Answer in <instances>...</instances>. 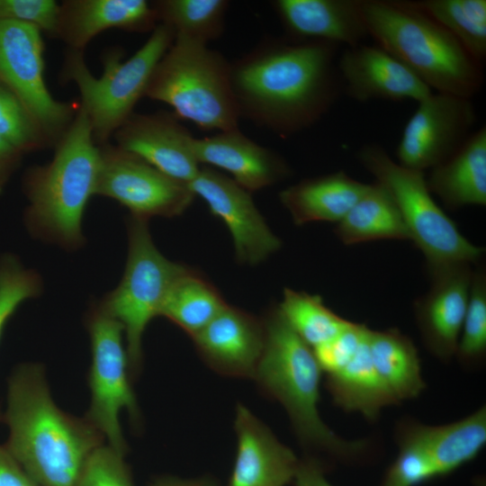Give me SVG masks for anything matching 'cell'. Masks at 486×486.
Returning <instances> with one entry per match:
<instances>
[{
    "mask_svg": "<svg viewBox=\"0 0 486 486\" xmlns=\"http://www.w3.org/2000/svg\"><path fill=\"white\" fill-rule=\"evenodd\" d=\"M368 35L430 89L464 98L482 86V65L413 1L362 0Z\"/></svg>",
    "mask_w": 486,
    "mask_h": 486,
    "instance_id": "4",
    "label": "cell"
},
{
    "mask_svg": "<svg viewBox=\"0 0 486 486\" xmlns=\"http://www.w3.org/2000/svg\"><path fill=\"white\" fill-rule=\"evenodd\" d=\"M40 278L22 266L16 258L5 256L0 262V338L6 322L19 305L40 292ZM2 414L0 413V420Z\"/></svg>",
    "mask_w": 486,
    "mask_h": 486,
    "instance_id": "36",
    "label": "cell"
},
{
    "mask_svg": "<svg viewBox=\"0 0 486 486\" xmlns=\"http://www.w3.org/2000/svg\"><path fill=\"white\" fill-rule=\"evenodd\" d=\"M347 94L358 101L419 102L432 92L407 66L378 45L347 48L338 60Z\"/></svg>",
    "mask_w": 486,
    "mask_h": 486,
    "instance_id": "17",
    "label": "cell"
},
{
    "mask_svg": "<svg viewBox=\"0 0 486 486\" xmlns=\"http://www.w3.org/2000/svg\"><path fill=\"white\" fill-rule=\"evenodd\" d=\"M187 185L227 225L238 262L257 265L281 248V240L267 226L250 193L232 178L205 166Z\"/></svg>",
    "mask_w": 486,
    "mask_h": 486,
    "instance_id": "14",
    "label": "cell"
},
{
    "mask_svg": "<svg viewBox=\"0 0 486 486\" xmlns=\"http://www.w3.org/2000/svg\"><path fill=\"white\" fill-rule=\"evenodd\" d=\"M41 32L30 24L0 21V83L25 104L50 146H55L73 122L79 105L60 102L44 78Z\"/></svg>",
    "mask_w": 486,
    "mask_h": 486,
    "instance_id": "11",
    "label": "cell"
},
{
    "mask_svg": "<svg viewBox=\"0 0 486 486\" xmlns=\"http://www.w3.org/2000/svg\"><path fill=\"white\" fill-rule=\"evenodd\" d=\"M343 171L304 179L279 194L296 225L339 222L367 189Z\"/></svg>",
    "mask_w": 486,
    "mask_h": 486,
    "instance_id": "24",
    "label": "cell"
},
{
    "mask_svg": "<svg viewBox=\"0 0 486 486\" xmlns=\"http://www.w3.org/2000/svg\"><path fill=\"white\" fill-rule=\"evenodd\" d=\"M151 4L158 23L169 26L175 35L204 44L222 34L230 5L227 0H158Z\"/></svg>",
    "mask_w": 486,
    "mask_h": 486,
    "instance_id": "31",
    "label": "cell"
},
{
    "mask_svg": "<svg viewBox=\"0 0 486 486\" xmlns=\"http://www.w3.org/2000/svg\"><path fill=\"white\" fill-rule=\"evenodd\" d=\"M336 235L345 245L377 239H410L401 216L388 192L377 182L338 222Z\"/></svg>",
    "mask_w": 486,
    "mask_h": 486,
    "instance_id": "27",
    "label": "cell"
},
{
    "mask_svg": "<svg viewBox=\"0 0 486 486\" xmlns=\"http://www.w3.org/2000/svg\"><path fill=\"white\" fill-rule=\"evenodd\" d=\"M193 148L199 164L229 172L232 179L249 193L272 185L286 178L291 172L280 155L256 143L238 128L194 138Z\"/></svg>",
    "mask_w": 486,
    "mask_h": 486,
    "instance_id": "21",
    "label": "cell"
},
{
    "mask_svg": "<svg viewBox=\"0 0 486 486\" xmlns=\"http://www.w3.org/2000/svg\"><path fill=\"white\" fill-rule=\"evenodd\" d=\"M112 137L116 146L185 184L201 168L194 153V137L174 113L133 112Z\"/></svg>",
    "mask_w": 486,
    "mask_h": 486,
    "instance_id": "16",
    "label": "cell"
},
{
    "mask_svg": "<svg viewBox=\"0 0 486 486\" xmlns=\"http://www.w3.org/2000/svg\"><path fill=\"white\" fill-rule=\"evenodd\" d=\"M279 310L291 328L312 349L335 338L351 321L333 312L319 295L284 288Z\"/></svg>",
    "mask_w": 486,
    "mask_h": 486,
    "instance_id": "32",
    "label": "cell"
},
{
    "mask_svg": "<svg viewBox=\"0 0 486 486\" xmlns=\"http://www.w3.org/2000/svg\"><path fill=\"white\" fill-rule=\"evenodd\" d=\"M428 271L431 285L415 302L416 322L428 351L448 363L455 356L473 271L469 263H453Z\"/></svg>",
    "mask_w": 486,
    "mask_h": 486,
    "instance_id": "15",
    "label": "cell"
},
{
    "mask_svg": "<svg viewBox=\"0 0 486 486\" xmlns=\"http://www.w3.org/2000/svg\"><path fill=\"white\" fill-rule=\"evenodd\" d=\"M273 6L287 33L298 41L355 47L368 35L362 0H276Z\"/></svg>",
    "mask_w": 486,
    "mask_h": 486,
    "instance_id": "22",
    "label": "cell"
},
{
    "mask_svg": "<svg viewBox=\"0 0 486 486\" xmlns=\"http://www.w3.org/2000/svg\"><path fill=\"white\" fill-rule=\"evenodd\" d=\"M415 4L445 28L480 64L486 57L485 0H422Z\"/></svg>",
    "mask_w": 486,
    "mask_h": 486,
    "instance_id": "30",
    "label": "cell"
},
{
    "mask_svg": "<svg viewBox=\"0 0 486 486\" xmlns=\"http://www.w3.org/2000/svg\"><path fill=\"white\" fill-rule=\"evenodd\" d=\"M9 427L4 447L40 486H78L91 454L104 440L85 417L61 410L53 401L43 367L18 366L8 381Z\"/></svg>",
    "mask_w": 486,
    "mask_h": 486,
    "instance_id": "2",
    "label": "cell"
},
{
    "mask_svg": "<svg viewBox=\"0 0 486 486\" xmlns=\"http://www.w3.org/2000/svg\"><path fill=\"white\" fill-rule=\"evenodd\" d=\"M425 426L414 418H402L396 425L399 453L380 486H418L438 477L428 450Z\"/></svg>",
    "mask_w": 486,
    "mask_h": 486,
    "instance_id": "33",
    "label": "cell"
},
{
    "mask_svg": "<svg viewBox=\"0 0 486 486\" xmlns=\"http://www.w3.org/2000/svg\"><path fill=\"white\" fill-rule=\"evenodd\" d=\"M59 4L54 0H0V21L30 24L54 37Z\"/></svg>",
    "mask_w": 486,
    "mask_h": 486,
    "instance_id": "38",
    "label": "cell"
},
{
    "mask_svg": "<svg viewBox=\"0 0 486 486\" xmlns=\"http://www.w3.org/2000/svg\"><path fill=\"white\" fill-rule=\"evenodd\" d=\"M226 305L215 286L186 266L169 288L159 316L166 317L193 338Z\"/></svg>",
    "mask_w": 486,
    "mask_h": 486,
    "instance_id": "28",
    "label": "cell"
},
{
    "mask_svg": "<svg viewBox=\"0 0 486 486\" xmlns=\"http://www.w3.org/2000/svg\"><path fill=\"white\" fill-rule=\"evenodd\" d=\"M192 338L201 357L217 373L253 378L266 331L263 320L227 304Z\"/></svg>",
    "mask_w": 486,
    "mask_h": 486,
    "instance_id": "18",
    "label": "cell"
},
{
    "mask_svg": "<svg viewBox=\"0 0 486 486\" xmlns=\"http://www.w3.org/2000/svg\"><path fill=\"white\" fill-rule=\"evenodd\" d=\"M185 268L168 260L156 248L147 220L132 216L124 274L117 288L98 307L123 328L131 380L141 368L146 327L154 317L159 316L169 288Z\"/></svg>",
    "mask_w": 486,
    "mask_h": 486,
    "instance_id": "9",
    "label": "cell"
},
{
    "mask_svg": "<svg viewBox=\"0 0 486 486\" xmlns=\"http://www.w3.org/2000/svg\"><path fill=\"white\" fill-rule=\"evenodd\" d=\"M486 356V272H472L469 302L455 356L465 368L482 366Z\"/></svg>",
    "mask_w": 486,
    "mask_h": 486,
    "instance_id": "34",
    "label": "cell"
},
{
    "mask_svg": "<svg viewBox=\"0 0 486 486\" xmlns=\"http://www.w3.org/2000/svg\"><path fill=\"white\" fill-rule=\"evenodd\" d=\"M265 346L253 378L286 410L302 446L344 463L366 460L371 439L346 440L321 419L318 404L322 371L314 352L291 328L278 307L263 320Z\"/></svg>",
    "mask_w": 486,
    "mask_h": 486,
    "instance_id": "3",
    "label": "cell"
},
{
    "mask_svg": "<svg viewBox=\"0 0 486 486\" xmlns=\"http://www.w3.org/2000/svg\"><path fill=\"white\" fill-rule=\"evenodd\" d=\"M430 193L450 209L486 204V128L471 134L446 160L431 168Z\"/></svg>",
    "mask_w": 486,
    "mask_h": 486,
    "instance_id": "23",
    "label": "cell"
},
{
    "mask_svg": "<svg viewBox=\"0 0 486 486\" xmlns=\"http://www.w3.org/2000/svg\"><path fill=\"white\" fill-rule=\"evenodd\" d=\"M369 328L352 322L335 338L313 348L322 373H332L344 365L355 354L367 336Z\"/></svg>",
    "mask_w": 486,
    "mask_h": 486,
    "instance_id": "39",
    "label": "cell"
},
{
    "mask_svg": "<svg viewBox=\"0 0 486 486\" xmlns=\"http://www.w3.org/2000/svg\"><path fill=\"white\" fill-rule=\"evenodd\" d=\"M158 24L157 13L146 0H65L59 4L53 38L68 50L84 51L96 35L109 29L144 33Z\"/></svg>",
    "mask_w": 486,
    "mask_h": 486,
    "instance_id": "20",
    "label": "cell"
},
{
    "mask_svg": "<svg viewBox=\"0 0 486 486\" xmlns=\"http://www.w3.org/2000/svg\"><path fill=\"white\" fill-rule=\"evenodd\" d=\"M293 482L296 486H332L325 477L323 464L313 456L299 460Z\"/></svg>",
    "mask_w": 486,
    "mask_h": 486,
    "instance_id": "41",
    "label": "cell"
},
{
    "mask_svg": "<svg viewBox=\"0 0 486 486\" xmlns=\"http://www.w3.org/2000/svg\"><path fill=\"white\" fill-rule=\"evenodd\" d=\"M0 136L22 154L50 147L22 101L0 83Z\"/></svg>",
    "mask_w": 486,
    "mask_h": 486,
    "instance_id": "35",
    "label": "cell"
},
{
    "mask_svg": "<svg viewBox=\"0 0 486 486\" xmlns=\"http://www.w3.org/2000/svg\"><path fill=\"white\" fill-rule=\"evenodd\" d=\"M148 486H219L211 477H202L194 480H184L174 476L156 478Z\"/></svg>",
    "mask_w": 486,
    "mask_h": 486,
    "instance_id": "43",
    "label": "cell"
},
{
    "mask_svg": "<svg viewBox=\"0 0 486 486\" xmlns=\"http://www.w3.org/2000/svg\"><path fill=\"white\" fill-rule=\"evenodd\" d=\"M54 148L51 161L32 168L26 177L28 218L41 235L76 247L83 238L82 219L95 194L100 169V148L80 105Z\"/></svg>",
    "mask_w": 486,
    "mask_h": 486,
    "instance_id": "5",
    "label": "cell"
},
{
    "mask_svg": "<svg viewBox=\"0 0 486 486\" xmlns=\"http://www.w3.org/2000/svg\"><path fill=\"white\" fill-rule=\"evenodd\" d=\"M426 441L438 477L472 461L486 444V408L457 421L425 427Z\"/></svg>",
    "mask_w": 486,
    "mask_h": 486,
    "instance_id": "29",
    "label": "cell"
},
{
    "mask_svg": "<svg viewBox=\"0 0 486 486\" xmlns=\"http://www.w3.org/2000/svg\"><path fill=\"white\" fill-rule=\"evenodd\" d=\"M174 31L158 23L148 40L130 58L113 50L104 55L103 74L89 70L84 52L68 50L62 68L64 81L73 82L81 96L80 107L91 125L94 142L108 143L115 131L133 114L157 64L171 46Z\"/></svg>",
    "mask_w": 486,
    "mask_h": 486,
    "instance_id": "7",
    "label": "cell"
},
{
    "mask_svg": "<svg viewBox=\"0 0 486 486\" xmlns=\"http://www.w3.org/2000/svg\"><path fill=\"white\" fill-rule=\"evenodd\" d=\"M0 486H40L4 446H0Z\"/></svg>",
    "mask_w": 486,
    "mask_h": 486,
    "instance_id": "40",
    "label": "cell"
},
{
    "mask_svg": "<svg viewBox=\"0 0 486 486\" xmlns=\"http://www.w3.org/2000/svg\"><path fill=\"white\" fill-rule=\"evenodd\" d=\"M22 155L0 136V192Z\"/></svg>",
    "mask_w": 486,
    "mask_h": 486,
    "instance_id": "42",
    "label": "cell"
},
{
    "mask_svg": "<svg viewBox=\"0 0 486 486\" xmlns=\"http://www.w3.org/2000/svg\"><path fill=\"white\" fill-rule=\"evenodd\" d=\"M87 328L92 351L88 374L91 401L85 418L108 440L109 446L125 455L128 447L119 415L126 409L133 422H137L140 410L122 344L123 328L99 308L89 315Z\"/></svg>",
    "mask_w": 486,
    "mask_h": 486,
    "instance_id": "10",
    "label": "cell"
},
{
    "mask_svg": "<svg viewBox=\"0 0 486 486\" xmlns=\"http://www.w3.org/2000/svg\"><path fill=\"white\" fill-rule=\"evenodd\" d=\"M369 332L352 357L338 370L326 374V387L334 403L348 412L375 420L382 410L399 404L374 365Z\"/></svg>",
    "mask_w": 486,
    "mask_h": 486,
    "instance_id": "25",
    "label": "cell"
},
{
    "mask_svg": "<svg viewBox=\"0 0 486 486\" xmlns=\"http://www.w3.org/2000/svg\"><path fill=\"white\" fill-rule=\"evenodd\" d=\"M357 157L391 195L410 238L426 258L428 270L481 258L483 248L469 241L436 202L422 171L396 163L377 144L362 147Z\"/></svg>",
    "mask_w": 486,
    "mask_h": 486,
    "instance_id": "8",
    "label": "cell"
},
{
    "mask_svg": "<svg viewBox=\"0 0 486 486\" xmlns=\"http://www.w3.org/2000/svg\"><path fill=\"white\" fill-rule=\"evenodd\" d=\"M100 169L95 194L127 207L133 217H174L182 214L195 195L136 155L109 142L99 146Z\"/></svg>",
    "mask_w": 486,
    "mask_h": 486,
    "instance_id": "12",
    "label": "cell"
},
{
    "mask_svg": "<svg viewBox=\"0 0 486 486\" xmlns=\"http://www.w3.org/2000/svg\"><path fill=\"white\" fill-rule=\"evenodd\" d=\"M238 449L227 486H284L293 481L299 460L244 405L236 409Z\"/></svg>",
    "mask_w": 486,
    "mask_h": 486,
    "instance_id": "19",
    "label": "cell"
},
{
    "mask_svg": "<svg viewBox=\"0 0 486 486\" xmlns=\"http://www.w3.org/2000/svg\"><path fill=\"white\" fill-rule=\"evenodd\" d=\"M145 96L171 106L177 118L204 130L238 128L230 62L207 44L175 35L157 64Z\"/></svg>",
    "mask_w": 486,
    "mask_h": 486,
    "instance_id": "6",
    "label": "cell"
},
{
    "mask_svg": "<svg viewBox=\"0 0 486 486\" xmlns=\"http://www.w3.org/2000/svg\"><path fill=\"white\" fill-rule=\"evenodd\" d=\"M78 486H133L124 454L101 446L89 457Z\"/></svg>",
    "mask_w": 486,
    "mask_h": 486,
    "instance_id": "37",
    "label": "cell"
},
{
    "mask_svg": "<svg viewBox=\"0 0 486 486\" xmlns=\"http://www.w3.org/2000/svg\"><path fill=\"white\" fill-rule=\"evenodd\" d=\"M338 44L267 40L230 62L239 117L282 138L315 124L338 95Z\"/></svg>",
    "mask_w": 486,
    "mask_h": 486,
    "instance_id": "1",
    "label": "cell"
},
{
    "mask_svg": "<svg viewBox=\"0 0 486 486\" xmlns=\"http://www.w3.org/2000/svg\"><path fill=\"white\" fill-rule=\"evenodd\" d=\"M368 341L375 370L397 402L420 395L426 383L413 341L397 328L370 329Z\"/></svg>",
    "mask_w": 486,
    "mask_h": 486,
    "instance_id": "26",
    "label": "cell"
},
{
    "mask_svg": "<svg viewBox=\"0 0 486 486\" xmlns=\"http://www.w3.org/2000/svg\"><path fill=\"white\" fill-rule=\"evenodd\" d=\"M418 103L402 131L397 157L401 166L423 172L464 143L476 117L469 98L431 93Z\"/></svg>",
    "mask_w": 486,
    "mask_h": 486,
    "instance_id": "13",
    "label": "cell"
}]
</instances>
